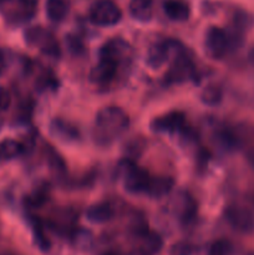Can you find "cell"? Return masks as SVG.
Listing matches in <instances>:
<instances>
[{
  "label": "cell",
  "instance_id": "cell-1",
  "mask_svg": "<svg viewBox=\"0 0 254 255\" xmlns=\"http://www.w3.org/2000/svg\"><path fill=\"white\" fill-rule=\"evenodd\" d=\"M129 126V117L121 107L106 106L95 117L92 139L99 146H110L122 137Z\"/></svg>",
  "mask_w": 254,
  "mask_h": 255
},
{
  "label": "cell",
  "instance_id": "cell-2",
  "mask_svg": "<svg viewBox=\"0 0 254 255\" xmlns=\"http://www.w3.org/2000/svg\"><path fill=\"white\" fill-rule=\"evenodd\" d=\"M186 51L183 45L176 40H166V41L154 42L149 46L146 56V64L151 69H159L168 60L173 59L176 55Z\"/></svg>",
  "mask_w": 254,
  "mask_h": 255
},
{
  "label": "cell",
  "instance_id": "cell-3",
  "mask_svg": "<svg viewBox=\"0 0 254 255\" xmlns=\"http://www.w3.org/2000/svg\"><path fill=\"white\" fill-rule=\"evenodd\" d=\"M90 21L97 26H114L122 19V10L114 0H97L90 7Z\"/></svg>",
  "mask_w": 254,
  "mask_h": 255
},
{
  "label": "cell",
  "instance_id": "cell-4",
  "mask_svg": "<svg viewBox=\"0 0 254 255\" xmlns=\"http://www.w3.org/2000/svg\"><path fill=\"white\" fill-rule=\"evenodd\" d=\"M121 169L124 187L126 192L131 194H146L149 181H151L148 172L139 168L131 159L125 161L122 163Z\"/></svg>",
  "mask_w": 254,
  "mask_h": 255
},
{
  "label": "cell",
  "instance_id": "cell-5",
  "mask_svg": "<svg viewBox=\"0 0 254 255\" xmlns=\"http://www.w3.org/2000/svg\"><path fill=\"white\" fill-rule=\"evenodd\" d=\"M25 41L27 45L39 49L49 56H59L60 47L56 37L50 30L42 26H32L25 31Z\"/></svg>",
  "mask_w": 254,
  "mask_h": 255
},
{
  "label": "cell",
  "instance_id": "cell-6",
  "mask_svg": "<svg viewBox=\"0 0 254 255\" xmlns=\"http://www.w3.org/2000/svg\"><path fill=\"white\" fill-rule=\"evenodd\" d=\"M132 46L121 37H114L105 42L100 50V59L107 60L116 65L117 67L121 64H127L132 59Z\"/></svg>",
  "mask_w": 254,
  "mask_h": 255
},
{
  "label": "cell",
  "instance_id": "cell-7",
  "mask_svg": "<svg viewBox=\"0 0 254 255\" xmlns=\"http://www.w3.org/2000/svg\"><path fill=\"white\" fill-rule=\"evenodd\" d=\"M194 74V65L192 60L183 51L172 59L171 66L166 74V81L168 84H181L191 79Z\"/></svg>",
  "mask_w": 254,
  "mask_h": 255
},
{
  "label": "cell",
  "instance_id": "cell-8",
  "mask_svg": "<svg viewBox=\"0 0 254 255\" xmlns=\"http://www.w3.org/2000/svg\"><path fill=\"white\" fill-rule=\"evenodd\" d=\"M229 39L227 32L222 27L211 26L204 37V49L206 54L212 59H221L228 50Z\"/></svg>",
  "mask_w": 254,
  "mask_h": 255
},
{
  "label": "cell",
  "instance_id": "cell-9",
  "mask_svg": "<svg viewBox=\"0 0 254 255\" xmlns=\"http://www.w3.org/2000/svg\"><path fill=\"white\" fill-rule=\"evenodd\" d=\"M229 226L239 233L248 234L254 231V214L244 207H229L226 211Z\"/></svg>",
  "mask_w": 254,
  "mask_h": 255
},
{
  "label": "cell",
  "instance_id": "cell-10",
  "mask_svg": "<svg viewBox=\"0 0 254 255\" xmlns=\"http://www.w3.org/2000/svg\"><path fill=\"white\" fill-rule=\"evenodd\" d=\"M186 125V116L181 111H171L152 120L149 127L158 133H174L181 131Z\"/></svg>",
  "mask_w": 254,
  "mask_h": 255
},
{
  "label": "cell",
  "instance_id": "cell-11",
  "mask_svg": "<svg viewBox=\"0 0 254 255\" xmlns=\"http://www.w3.org/2000/svg\"><path fill=\"white\" fill-rule=\"evenodd\" d=\"M116 72L117 66L114 62L100 59V61L90 71V80L99 85L109 84L116 76Z\"/></svg>",
  "mask_w": 254,
  "mask_h": 255
},
{
  "label": "cell",
  "instance_id": "cell-12",
  "mask_svg": "<svg viewBox=\"0 0 254 255\" xmlns=\"http://www.w3.org/2000/svg\"><path fill=\"white\" fill-rule=\"evenodd\" d=\"M114 217V208L107 202H99L90 206L86 211L87 221L94 224H102L111 221Z\"/></svg>",
  "mask_w": 254,
  "mask_h": 255
},
{
  "label": "cell",
  "instance_id": "cell-13",
  "mask_svg": "<svg viewBox=\"0 0 254 255\" xmlns=\"http://www.w3.org/2000/svg\"><path fill=\"white\" fill-rule=\"evenodd\" d=\"M163 10L173 21H186L191 15V9L183 0H164Z\"/></svg>",
  "mask_w": 254,
  "mask_h": 255
},
{
  "label": "cell",
  "instance_id": "cell-14",
  "mask_svg": "<svg viewBox=\"0 0 254 255\" xmlns=\"http://www.w3.org/2000/svg\"><path fill=\"white\" fill-rule=\"evenodd\" d=\"M176 212L183 223H189L196 216V202L188 193L178 194L176 198Z\"/></svg>",
  "mask_w": 254,
  "mask_h": 255
},
{
  "label": "cell",
  "instance_id": "cell-15",
  "mask_svg": "<svg viewBox=\"0 0 254 255\" xmlns=\"http://www.w3.org/2000/svg\"><path fill=\"white\" fill-rule=\"evenodd\" d=\"M128 11L137 21H149L153 15V0H129Z\"/></svg>",
  "mask_w": 254,
  "mask_h": 255
},
{
  "label": "cell",
  "instance_id": "cell-16",
  "mask_svg": "<svg viewBox=\"0 0 254 255\" xmlns=\"http://www.w3.org/2000/svg\"><path fill=\"white\" fill-rule=\"evenodd\" d=\"M50 132H51V134L55 138H59L65 142L75 141L79 137V132L75 128V126L59 119L54 120L50 124Z\"/></svg>",
  "mask_w": 254,
  "mask_h": 255
},
{
  "label": "cell",
  "instance_id": "cell-17",
  "mask_svg": "<svg viewBox=\"0 0 254 255\" xmlns=\"http://www.w3.org/2000/svg\"><path fill=\"white\" fill-rule=\"evenodd\" d=\"M173 179L169 177H157V178H151L147 188L146 194L153 198H162L167 196L173 188Z\"/></svg>",
  "mask_w": 254,
  "mask_h": 255
},
{
  "label": "cell",
  "instance_id": "cell-18",
  "mask_svg": "<svg viewBox=\"0 0 254 255\" xmlns=\"http://www.w3.org/2000/svg\"><path fill=\"white\" fill-rule=\"evenodd\" d=\"M70 10L69 0H46V15L52 22H60Z\"/></svg>",
  "mask_w": 254,
  "mask_h": 255
},
{
  "label": "cell",
  "instance_id": "cell-19",
  "mask_svg": "<svg viewBox=\"0 0 254 255\" xmlns=\"http://www.w3.org/2000/svg\"><path fill=\"white\" fill-rule=\"evenodd\" d=\"M24 152V146L19 141L5 138L0 141V162H7L17 158Z\"/></svg>",
  "mask_w": 254,
  "mask_h": 255
},
{
  "label": "cell",
  "instance_id": "cell-20",
  "mask_svg": "<svg viewBox=\"0 0 254 255\" xmlns=\"http://www.w3.org/2000/svg\"><path fill=\"white\" fill-rule=\"evenodd\" d=\"M162 238L156 233H144L143 249L147 254H156L162 248Z\"/></svg>",
  "mask_w": 254,
  "mask_h": 255
},
{
  "label": "cell",
  "instance_id": "cell-21",
  "mask_svg": "<svg viewBox=\"0 0 254 255\" xmlns=\"http://www.w3.org/2000/svg\"><path fill=\"white\" fill-rule=\"evenodd\" d=\"M201 99L203 101V104L208 105V106H214V105L218 104L222 99V91L218 86H213V85H209L206 89L203 90V92L201 94Z\"/></svg>",
  "mask_w": 254,
  "mask_h": 255
},
{
  "label": "cell",
  "instance_id": "cell-22",
  "mask_svg": "<svg viewBox=\"0 0 254 255\" xmlns=\"http://www.w3.org/2000/svg\"><path fill=\"white\" fill-rule=\"evenodd\" d=\"M92 233L87 229H77L72 234V243L79 249H86L92 243Z\"/></svg>",
  "mask_w": 254,
  "mask_h": 255
},
{
  "label": "cell",
  "instance_id": "cell-23",
  "mask_svg": "<svg viewBox=\"0 0 254 255\" xmlns=\"http://www.w3.org/2000/svg\"><path fill=\"white\" fill-rule=\"evenodd\" d=\"M232 254V244L228 241L219 239L216 241L209 248L208 255H231Z\"/></svg>",
  "mask_w": 254,
  "mask_h": 255
},
{
  "label": "cell",
  "instance_id": "cell-24",
  "mask_svg": "<svg viewBox=\"0 0 254 255\" xmlns=\"http://www.w3.org/2000/svg\"><path fill=\"white\" fill-rule=\"evenodd\" d=\"M34 236H35V241H36V244L39 246L40 249H42V251H47V249L50 248L49 241H47V238L44 236V233H42V228L40 224H35L34 226Z\"/></svg>",
  "mask_w": 254,
  "mask_h": 255
},
{
  "label": "cell",
  "instance_id": "cell-25",
  "mask_svg": "<svg viewBox=\"0 0 254 255\" xmlns=\"http://www.w3.org/2000/svg\"><path fill=\"white\" fill-rule=\"evenodd\" d=\"M193 252V247L188 243H177L171 248V255H191Z\"/></svg>",
  "mask_w": 254,
  "mask_h": 255
},
{
  "label": "cell",
  "instance_id": "cell-26",
  "mask_svg": "<svg viewBox=\"0 0 254 255\" xmlns=\"http://www.w3.org/2000/svg\"><path fill=\"white\" fill-rule=\"evenodd\" d=\"M10 102H11L10 94L4 87H0V111H5V110L9 109Z\"/></svg>",
  "mask_w": 254,
  "mask_h": 255
},
{
  "label": "cell",
  "instance_id": "cell-27",
  "mask_svg": "<svg viewBox=\"0 0 254 255\" xmlns=\"http://www.w3.org/2000/svg\"><path fill=\"white\" fill-rule=\"evenodd\" d=\"M7 67V57L2 50H0V75L4 74Z\"/></svg>",
  "mask_w": 254,
  "mask_h": 255
}]
</instances>
